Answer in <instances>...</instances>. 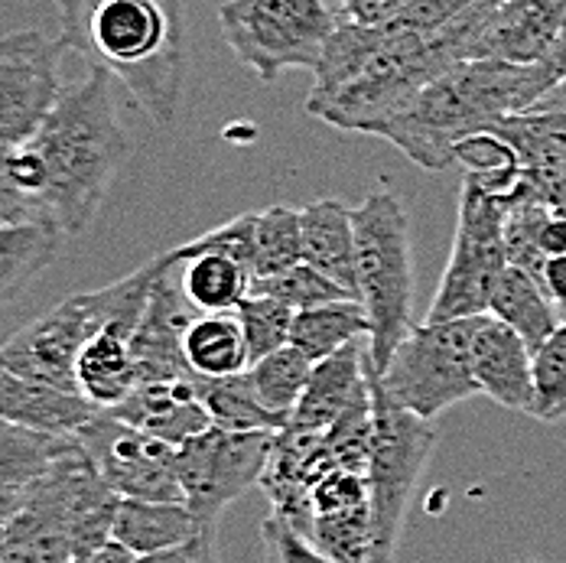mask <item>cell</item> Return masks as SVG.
Wrapping results in <instances>:
<instances>
[{"instance_id": "obj_22", "label": "cell", "mask_w": 566, "mask_h": 563, "mask_svg": "<svg viewBox=\"0 0 566 563\" xmlns=\"http://www.w3.org/2000/svg\"><path fill=\"white\" fill-rule=\"evenodd\" d=\"M202 531H209V524H202L182 502L120 499L117 518H114V541H120L137 557L189 544Z\"/></svg>"}, {"instance_id": "obj_12", "label": "cell", "mask_w": 566, "mask_h": 563, "mask_svg": "<svg viewBox=\"0 0 566 563\" xmlns=\"http://www.w3.org/2000/svg\"><path fill=\"white\" fill-rule=\"evenodd\" d=\"M75 440L120 499L186 505L176 469V447L170 444L117 420L108 410H98L75 434Z\"/></svg>"}, {"instance_id": "obj_29", "label": "cell", "mask_w": 566, "mask_h": 563, "mask_svg": "<svg viewBox=\"0 0 566 563\" xmlns=\"http://www.w3.org/2000/svg\"><path fill=\"white\" fill-rule=\"evenodd\" d=\"M489 134L509 144L521 169L566 167V114H511L505 121H499Z\"/></svg>"}, {"instance_id": "obj_27", "label": "cell", "mask_w": 566, "mask_h": 563, "mask_svg": "<svg viewBox=\"0 0 566 563\" xmlns=\"http://www.w3.org/2000/svg\"><path fill=\"white\" fill-rule=\"evenodd\" d=\"M199 400L212 420V427L231 430V434H281L286 420L271 414L264 400L254 392L251 375H231V378H196Z\"/></svg>"}, {"instance_id": "obj_47", "label": "cell", "mask_w": 566, "mask_h": 563, "mask_svg": "<svg viewBox=\"0 0 566 563\" xmlns=\"http://www.w3.org/2000/svg\"><path fill=\"white\" fill-rule=\"evenodd\" d=\"M53 3H56L59 17H62V13H69V10H72V7H75L78 0H53Z\"/></svg>"}, {"instance_id": "obj_20", "label": "cell", "mask_w": 566, "mask_h": 563, "mask_svg": "<svg viewBox=\"0 0 566 563\" xmlns=\"http://www.w3.org/2000/svg\"><path fill=\"white\" fill-rule=\"evenodd\" d=\"M170 254L179 268L182 296L199 316L234 313L251 296V286H254L251 271L222 251H192L179 244V248H170Z\"/></svg>"}, {"instance_id": "obj_40", "label": "cell", "mask_w": 566, "mask_h": 563, "mask_svg": "<svg viewBox=\"0 0 566 563\" xmlns=\"http://www.w3.org/2000/svg\"><path fill=\"white\" fill-rule=\"evenodd\" d=\"M336 13L339 23L352 27H381L388 20H395L397 13L410 10L420 0H326Z\"/></svg>"}, {"instance_id": "obj_4", "label": "cell", "mask_w": 566, "mask_h": 563, "mask_svg": "<svg viewBox=\"0 0 566 563\" xmlns=\"http://www.w3.org/2000/svg\"><path fill=\"white\" fill-rule=\"evenodd\" d=\"M157 274H160V254L117 283L65 296L50 313L27 323L20 333H13L0 345V372H10L27 382L53 385L62 392H78L75 362L82 348L112 323L137 330L150 303Z\"/></svg>"}, {"instance_id": "obj_15", "label": "cell", "mask_w": 566, "mask_h": 563, "mask_svg": "<svg viewBox=\"0 0 566 563\" xmlns=\"http://www.w3.org/2000/svg\"><path fill=\"white\" fill-rule=\"evenodd\" d=\"M112 417L170 444L182 447L192 437L206 434L212 427L199 392L196 378H176V382H137L134 392L124 397L117 407L108 410Z\"/></svg>"}, {"instance_id": "obj_31", "label": "cell", "mask_w": 566, "mask_h": 563, "mask_svg": "<svg viewBox=\"0 0 566 563\" xmlns=\"http://www.w3.org/2000/svg\"><path fill=\"white\" fill-rule=\"evenodd\" d=\"M248 375L254 382L258 397L264 400V407L290 424V414L300 404V397L306 392V382L313 375V362L296 345H283L277 352H271L268 358L254 362L248 368Z\"/></svg>"}, {"instance_id": "obj_10", "label": "cell", "mask_w": 566, "mask_h": 563, "mask_svg": "<svg viewBox=\"0 0 566 563\" xmlns=\"http://www.w3.org/2000/svg\"><path fill=\"white\" fill-rule=\"evenodd\" d=\"M274 437L277 434L264 430L231 434L209 427L206 434L192 437L176 450V469L186 505L202 524L219 528L222 511L254 486H261L271 462Z\"/></svg>"}, {"instance_id": "obj_13", "label": "cell", "mask_w": 566, "mask_h": 563, "mask_svg": "<svg viewBox=\"0 0 566 563\" xmlns=\"http://www.w3.org/2000/svg\"><path fill=\"white\" fill-rule=\"evenodd\" d=\"M65 46L40 30L0 37V147H27L62 95Z\"/></svg>"}, {"instance_id": "obj_25", "label": "cell", "mask_w": 566, "mask_h": 563, "mask_svg": "<svg viewBox=\"0 0 566 563\" xmlns=\"http://www.w3.org/2000/svg\"><path fill=\"white\" fill-rule=\"evenodd\" d=\"M557 303L547 296V290L534 281L531 274L509 268L502 274V281L492 293V303H489V316L505 323L509 330H514L517 336L531 345V352L541 348V342L551 336L560 320H557Z\"/></svg>"}, {"instance_id": "obj_24", "label": "cell", "mask_w": 566, "mask_h": 563, "mask_svg": "<svg viewBox=\"0 0 566 563\" xmlns=\"http://www.w3.org/2000/svg\"><path fill=\"white\" fill-rule=\"evenodd\" d=\"M182 355L196 378H231L251 368L248 338L234 313H206L182 333Z\"/></svg>"}, {"instance_id": "obj_3", "label": "cell", "mask_w": 566, "mask_h": 563, "mask_svg": "<svg viewBox=\"0 0 566 563\" xmlns=\"http://www.w3.org/2000/svg\"><path fill=\"white\" fill-rule=\"evenodd\" d=\"M112 82L108 72L92 69L65 85L43 131L27 144L43 169V212L65 238L92 228L117 169L130 157Z\"/></svg>"}, {"instance_id": "obj_35", "label": "cell", "mask_w": 566, "mask_h": 563, "mask_svg": "<svg viewBox=\"0 0 566 563\" xmlns=\"http://www.w3.org/2000/svg\"><path fill=\"white\" fill-rule=\"evenodd\" d=\"M234 316L241 320V330L248 338V352H251V365L268 358L271 352H277L283 345H290V333H293V310L283 306L281 300L264 296V293H251Z\"/></svg>"}, {"instance_id": "obj_34", "label": "cell", "mask_w": 566, "mask_h": 563, "mask_svg": "<svg viewBox=\"0 0 566 563\" xmlns=\"http://www.w3.org/2000/svg\"><path fill=\"white\" fill-rule=\"evenodd\" d=\"M534 414L544 424L566 420V320L534 352Z\"/></svg>"}, {"instance_id": "obj_39", "label": "cell", "mask_w": 566, "mask_h": 563, "mask_svg": "<svg viewBox=\"0 0 566 563\" xmlns=\"http://www.w3.org/2000/svg\"><path fill=\"white\" fill-rule=\"evenodd\" d=\"M261 548H264L268 563H333L329 557H323L303 534H296L290 524H283L274 514L261 524Z\"/></svg>"}, {"instance_id": "obj_36", "label": "cell", "mask_w": 566, "mask_h": 563, "mask_svg": "<svg viewBox=\"0 0 566 563\" xmlns=\"http://www.w3.org/2000/svg\"><path fill=\"white\" fill-rule=\"evenodd\" d=\"M251 293H264L281 300L283 306H290L293 313L300 310H313V306H326V303H339V300H352L339 283H333L326 274H319L316 268H310L306 261L283 271L277 278H264L254 281Z\"/></svg>"}, {"instance_id": "obj_26", "label": "cell", "mask_w": 566, "mask_h": 563, "mask_svg": "<svg viewBox=\"0 0 566 563\" xmlns=\"http://www.w3.org/2000/svg\"><path fill=\"white\" fill-rule=\"evenodd\" d=\"M371 333L368 310L358 300H339L313 310H300L293 316L290 345H296L313 365L342 352L352 342H361Z\"/></svg>"}, {"instance_id": "obj_49", "label": "cell", "mask_w": 566, "mask_h": 563, "mask_svg": "<svg viewBox=\"0 0 566 563\" xmlns=\"http://www.w3.org/2000/svg\"><path fill=\"white\" fill-rule=\"evenodd\" d=\"M560 216H566V209H560Z\"/></svg>"}, {"instance_id": "obj_32", "label": "cell", "mask_w": 566, "mask_h": 563, "mask_svg": "<svg viewBox=\"0 0 566 563\" xmlns=\"http://www.w3.org/2000/svg\"><path fill=\"white\" fill-rule=\"evenodd\" d=\"M254 281L277 278L283 271L303 264V226L300 209L271 206L264 212H254Z\"/></svg>"}, {"instance_id": "obj_2", "label": "cell", "mask_w": 566, "mask_h": 563, "mask_svg": "<svg viewBox=\"0 0 566 563\" xmlns=\"http://www.w3.org/2000/svg\"><path fill=\"white\" fill-rule=\"evenodd\" d=\"M557 79L554 65L455 62L368 134L395 144L410 164L440 173L455 164L462 140L489 134L511 114L531 112Z\"/></svg>"}, {"instance_id": "obj_9", "label": "cell", "mask_w": 566, "mask_h": 563, "mask_svg": "<svg viewBox=\"0 0 566 563\" xmlns=\"http://www.w3.org/2000/svg\"><path fill=\"white\" fill-rule=\"evenodd\" d=\"M509 206V196H492L475 179L462 176L453 251L427 313L430 323L489 316L492 293L502 274L509 271V251H505Z\"/></svg>"}, {"instance_id": "obj_16", "label": "cell", "mask_w": 566, "mask_h": 563, "mask_svg": "<svg viewBox=\"0 0 566 563\" xmlns=\"http://www.w3.org/2000/svg\"><path fill=\"white\" fill-rule=\"evenodd\" d=\"M475 385L505 410L534 414V352L505 323L482 316L472 345Z\"/></svg>"}, {"instance_id": "obj_8", "label": "cell", "mask_w": 566, "mask_h": 563, "mask_svg": "<svg viewBox=\"0 0 566 563\" xmlns=\"http://www.w3.org/2000/svg\"><path fill=\"white\" fill-rule=\"evenodd\" d=\"M482 316L413 326L378 375L385 395L403 410L437 420L443 410L482 395L472 372V345Z\"/></svg>"}, {"instance_id": "obj_42", "label": "cell", "mask_w": 566, "mask_h": 563, "mask_svg": "<svg viewBox=\"0 0 566 563\" xmlns=\"http://www.w3.org/2000/svg\"><path fill=\"white\" fill-rule=\"evenodd\" d=\"M544 290H547V296L557 303V306H566V254H557V258H551L547 261V268H544Z\"/></svg>"}, {"instance_id": "obj_41", "label": "cell", "mask_w": 566, "mask_h": 563, "mask_svg": "<svg viewBox=\"0 0 566 563\" xmlns=\"http://www.w3.org/2000/svg\"><path fill=\"white\" fill-rule=\"evenodd\" d=\"M216 538H219V528H209L199 538H192L189 544H179V548L160 551V554L137 557V563H219Z\"/></svg>"}, {"instance_id": "obj_6", "label": "cell", "mask_w": 566, "mask_h": 563, "mask_svg": "<svg viewBox=\"0 0 566 563\" xmlns=\"http://www.w3.org/2000/svg\"><path fill=\"white\" fill-rule=\"evenodd\" d=\"M219 27L244 69L277 82L290 69L316 72L339 20L326 0H226Z\"/></svg>"}, {"instance_id": "obj_45", "label": "cell", "mask_w": 566, "mask_h": 563, "mask_svg": "<svg viewBox=\"0 0 566 563\" xmlns=\"http://www.w3.org/2000/svg\"><path fill=\"white\" fill-rule=\"evenodd\" d=\"M17 499H20V492H17V496H0V557H3L7 524H10V518H13V511H17Z\"/></svg>"}, {"instance_id": "obj_33", "label": "cell", "mask_w": 566, "mask_h": 563, "mask_svg": "<svg viewBox=\"0 0 566 563\" xmlns=\"http://www.w3.org/2000/svg\"><path fill=\"white\" fill-rule=\"evenodd\" d=\"M310 544L333 563H375L371 505L316 514Z\"/></svg>"}, {"instance_id": "obj_30", "label": "cell", "mask_w": 566, "mask_h": 563, "mask_svg": "<svg viewBox=\"0 0 566 563\" xmlns=\"http://www.w3.org/2000/svg\"><path fill=\"white\" fill-rule=\"evenodd\" d=\"M371 444H375V404H371V382H368L348 404V410L326 430L323 452H326L329 469L365 476L371 462Z\"/></svg>"}, {"instance_id": "obj_44", "label": "cell", "mask_w": 566, "mask_h": 563, "mask_svg": "<svg viewBox=\"0 0 566 563\" xmlns=\"http://www.w3.org/2000/svg\"><path fill=\"white\" fill-rule=\"evenodd\" d=\"M531 112H557V114H566V72L557 79V85L531 108Z\"/></svg>"}, {"instance_id": "obj_37", "label": "cell", "mask_w": 566, "mask_h": 563, "mask_svg": "<svg viewBox=\"0 0 566 563\" xmlns=\"http://www.w3.org/2000/svg\"><path fill=\"white\" fill-rule=\"evenodd\" d=\"M20 147H0V226H27V222H50L43 219L40 206L23 186L20 164H17Z\"/></svg>"}, {"instance_id": "obj_1", "label": "cell", "mask_w": 566, "mask_h": 563, "mask_svg": "<svg viewBox=\"0 0 566 563\" xmlns=\"http://www.w3.org/2000/svg\"><path fill=\"white\" fill-rule=\"evenodd\" d=\"M59 43L120 82L157 127L176 121L189 69L182 0H78L59 17Z\"/></svg>"}, {"instance_id": "obj_19", "label": "cell", "mask_w": 566, "mask_h": 563, "mask_svg": "<svg viewBox=\"0 0 566 563\" xmlns=\"http://www.w3.org/2000/svg\"><path fill=\"white\" fill-rule=\"evenodd\" d=\"M300 226H303V261L333 283H339L352 300H358L352 209H345L339 199H313L300 209Z\"/></svg>"}, {"instance_id": "obj_43", "label": "cell", "mask_w": 566, "mask_h": 563, "mask_svg": "<svg viewBox=\"0 0 566 563\" xmlns=\"http://www.w3.org/2000/svg\"><path fill=\"white\" fill-rule=\"evenodd\" d=\"M72 563H137V554L127 551L120 541H108V544H102V548H95L88 554L72 557Z\"/></svg>"}, {"instance_id": "obj_7", "label": "cell", "mask_w": 566, "mask_h": 563, "mask_svg": "<svg viewBox=\"0 0 566 563\" xmlns=\"http://www.w3.org/2000/svg\"><path fill=\"white\" fill-rule=\"evenodd\" d=\"M371 358V355H368ZM371 404H375V444L365 472L371 499V528H375V563H395L403 521L420 486V476L437 450V427L410 410H403L385 388L368 362Z\"/></svg>"}, {"instance_id": "obj_17", "label": "cell", "mask_w": 566, "mask_h": 563, "mask_svg": "<svg viewBox=\"0 0 566 563\" xmlns=\"http://www.w3.org/2000/svg\"><path fill=\"white\" fill-rule=\"evenodd\" d=\"M368 385V338L345 345L342 352L313 365V375L306 382V392L290 414V430L300 434H319L339 420L348 404Z\"/></svg>"}, {"instance_id": "obj_18", "label": "cell", "mask_w": 566, "mask_h": 563, "mask_svg": "<svg viewBox=\"0 0 566 563\" xmlns=\"http://www.w3.org/2000/svg\"><path fill=\"white\" fill-rule=\"evenodd\" d=\"M102 407L78 392H62L53 385L27 382L0 372V420L40 430L50 437H75Z\"/></svg>"}, {"instance_id": "obj_38", "label": "cell", "mask_w": 566, "mask_h": 563, "mask_svg": "<svg viewBox=\"0 0 566 563\" xmlns=\"http://www.w3.org/2000/svg\"><path fill=\"white\" fill-rule=\"evenodd\" d=\"M186 248L192 251H222L228 258L241 261L251 278H254V261H258V248H254V212L234 216L226 226H216L212 231L199 234L196 241H186Z\"/></svg>"}, {"instance_id": "obj_48", "label": "cell", "mask_w": 566, "mask_h": 563, "mask_svg": "<svg viewBox=\"0 0 566 563\" xmlns=\"http://www.w3.org/2000/svg\"><path fill=\"white\" fill-rule=\"evenodd\" d=\"M517 563H541V561H517Z\"/></svg>"}, {"instance_id": "obj_5", "label": "cell", "mask_w": 566, "mask_h": 563, "mask_svg": "<svg viewBox=\"0 0 566 563\" xmlns=\"http://www.w3.org/2000/svg\"><path fill=\"white\" fill-rule=\"evenodd\" d=\"M355 222V274H358V303L368 310L371 333L368 355L371 368L381 372L395 355L400 338L413 330V244H410V216L403 199L391 189H375L358 209Z\"/></svg>"}, {"instance_id": "obj_21", "label": "cell", "mask_w": 566, "mask_h": 563, "mask_svg": "<svg viewBox=\"0 0 566 563\" xmlns=\"http://www.w3.org/2000/svg\"><path fill=\"white\" fill-rule=\"evenodd\" d=\"M130 338H134V326L112 323L82 348L75 362L78 395H85L102 410L117 407L137 385V358Z\"/></svg>"}, {"instance_id": "obj_28", "label": "cell", "mask_w": 566, "mask_h": 563, "mask_svg": "<svg viewBox=\"0 0 566 563\" xmlns=\"http://www.w3.org/2000/svg\"><path fill=\"white\" fill-rule=\"evenodd\" d=\"M72 447H75V437H50V434L0 420V496L23 492Z\"/></svg>"}, {"instance_id": "obj_46", "label": "cell", "mask_w": 566, "mask_h": 563, "mask_svg": "<svg viewBox=\"0 0 566 563\" xmlns=\"http://www.w3.org/2000/svg\"><path fill=\"white\" fill-rule=\"evenodd\" d=\"M554 69L564 75L566 72V0H564V30H560V43H557V53H554Z\"/></svg>"}, {"instance_id": "obj_14", "label": "cell", "mask_w": 566, "mask_h": 563, "mask_svg": "<svg viewBox=\"0 0 566 563\" xmlns=\"http://www.w3.org/2000/svg\"><path fill=\"white\" fill-rule=\"evenodd\" d=\"M564 30V0H492L469 62L554 65Z\"/></svg>"}, {"instance_id": "obj_23", "label": "cell", "mask_w": 566, "mask_h": 563, "mask_svg": "<svg viewBox=\"0 0 566 563\" xmlns=\"http://www.w3.org/2000/svg\"><path fill=\"white\" fill-rule=\"evenodd\" d=\"M65 231L56 222L0 226V310L13 306L56 264Z\"/></svg>"}, {"instance_id": "obj_11", "label": "cell", "mask_w": 566, "mask_h": 563, "mask_svg": "<svg viewBox=\"0 0 566 563\" xmlns=\"http://www.w3.org/2000/svg\"><path fill=\"white\" fill-rule=\"evenodd\" d=\"M85 469L88 456L75 440L72 450L62 452L36 482L20 492L0 563H72V505Z\"/></svg>"}]
</instances>
